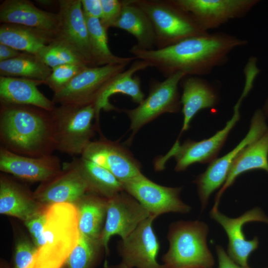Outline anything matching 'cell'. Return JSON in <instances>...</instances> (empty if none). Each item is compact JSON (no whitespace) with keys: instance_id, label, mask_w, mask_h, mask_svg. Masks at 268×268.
I'll use <instances>...</instances> for the list:
<instances>
[{"instance_id":"obj_1","label":"cell","mask_w":268,"mask_h":268,"mask_svg":"<svg viewBox=\"0 0 268 268\" xmlns=\"http://www.w3.org/2000/svg\"><path fill=\"white\" fill-rule=\"evenodd\" d=\"M247 43L246 40L226 32H208L162 49L143 50L133 46L129 52L165 78L178 72L202 76L225 64L231 52Z\"/></svg>"},{"instance_id":"obj_40","label":"cell","mask_w":268,"mask_h":268,"mask_svg":"<svg viewBox=\"0 0 268 268\" xmlns=\"http://www.w3.org/2000/svg\"><path fill=\"white\" fill-rule=\"evenodd\" d=\"M23 53L7 45L0 44V62L14 59Z\"/></svg>"},{"instance_id":"obj_18","label":"cell","mask_w":268,"mask_h":268,"mask_svg":"<svg viewBox=\"0 0 268 268\" xmlns=\"http://www.w3.org/2000/svg\"><path fill=\"white\" fill-rule=\"evenodd\" d=\"M0 170L31 182H46L61 170L59 158L53 154L33 157L12 152L0 146Z\"/></svg>"},{"instance_id":"obj_34","label":"cell","mask_w":268,"mask_h":268,"mask_svg":"<svg viewBox=\"0 0 268 268\" xmlns=\"http://www.w3.org/2000/svg\"><path fill=\"white\" fill-rule=\"evenodd\" d=\"M87 67L84 64H66L52 68V72L45 81L46 84L53 91L58 92L66 86L75 76Z\"/></svg>"},{"instance_id":"obj_3","label":"cell","mask_w":268,"mask_h":268,"mask_svg":"<svg viewBox=\"0 0 268 268\" xmlns=\"http://www.w3.org/2000/svg\"><path fill=\"white\" fill-rule=\"evenodd\" d=\"M40 246L27 268H61L80 236L78 209L72 203L51 204Z\"/></svg>"},{"instance_id":"obj_23","label":"cell","mask_w":268,"mask_h":268,"mask_svg":"<svg viewBox=\"0 0 268 268\" xmlns=\"http://www.w3.org/2000/svg\"><path fill=\"white\" fill-rule=\"evenodd\" d=\"M42 84L45 82L24 78L0 76V103L32 106L51 112L56 107V104L39 90L37 86Z\"/></svg>"},{"instance_id":"obj_31","label":"cell","mask_w":268,"mask_h":268,"mask_svg":"<svg viewBox=\"0 0 268 268\" xmlns=\"http://www.w3.org/2000/svg\"><path fill=\"white\" fill-rule=\"evenodd\" d=\"M78 207L80 233L92 240H100L101 227L106 214L107 201L87 197Z\"/></svg>"},{"instance_id":"obj_12","label":"cell","mask_w":268,"mask_h":268,"mask_svg":"<svg viewBox=\"0 0 268 268\" xmlns=\"http://www.w3.org/2000/svg\"><path fill=\"white\" fill-rule=\"evenodd\" d=\"M129 65L87 67L66 86L54 93L52 100L59 105L94 102L100 91L114 76Z\"/></svg>"},{"instance_id":"obj_16","label":"cell","mask_w":268,"mask_h":268,"mask_svg":"<svg viewBox=\"0 0 268 268\" xmlns=\"http://www.w3.org/2000/svg\"><path fill=\"white\" fill-rule=\"evenodd\" d=\"M81 156L104 167L121 183L141 173L140 163L129 150L105 138L92 141Z\"/></svg>"},{"instance_id":"obj_2","label":"cell","mask_w":268,"mask_h":268,"mask_svg":"<svg viewBox=\"0 0 268 268\" xmlns=\"http://www.w3.org/2000/svg\"><path fill=\"white\" fill-rule=\"evenodd\" d=\"M0 146L14 153L39 157L56 150L50 112L28 105L0 106Z\"/></svg>"},{"instance_id":"obj_11","label":"cell","mask_w":268,"mask_h":268,"mask_svg":"<svg viewBox=\"0 0 268 268\" xmlns=\"http://www.w3.org/2000/svg\"><path fill=\"white\" fill-rule=\"evenodd\" d=\"M150 216L147 210L125 191L108 199L105 223L100 241L106 252L108 242L115 235L125 239Z\"/></svg>"},{"instance_id":"obj_30","label":"cell","mask_w":268,"mask_h":268,"mask_svg":"<svg viewBox=\"0 0 268 268\" xmlns=\"http://www.w3.org/2000/svg\"><path fill=\"white\" fill-rule=\"evenodd\" d=\"M52 72V68L36 55L23 53L12 59L0 62V75L44 81Z\"/></svg>"},{"instance_id":"obj_22","label":"cell","mask_w":268,"mask_h":268,"mask_svg":"<svg viewBox=\"0 0 268 268\" xmlns=\"http://www.w3.org/2000/svg\"><path fill=\"white\" fill-rule=\"evenodd\" d=\"M1 24H18L56 33L58 13L43 10L27 0H5L0 5Z\"/></svg>"},{"instance_id":"obj_25","label":"cell","mask_w":268,"mask_h":268,"mask_svg":"<svg viewBox=\"0 0 268 268\" xmlns=\"http://www.w3.org/2000/svg\"><path fill=\"white\" fill-rule=\"evenodd\" d=\"M113 27L123 30L136 40L133 46L143 50L155 47V33L153 25L147 14L133 0H124L122 14Z\"/></svg>"},{"instance_id":"obj_38","label":"cell","mask_w":268,"mask_h":268,"mask_svg":"<svg viewBox=\"0 0 268 268\" xmlns=\"http://www.w3.org/2000/svg\"><path fill=\"white\" fill-rule=\"evenodd\" d=\"M85 17L100 19L102 15L101 0H81Z\"/></svg>"},{"instance_id":"obj_7","label":"cell","mask_w":268,"mask_h":268,"mask_svg":"<svg viewBox=\"0 0 268 268\" xmlns=\"http://www.w3.org/2000/svg\"><path fill=\"white\" fill-rule=\"evenodd\" d=\"M185 76V74L178 72L161 81L152 79L150 82L148 96L138 106L132 109L123 110L131 121L130 130L132 132L129 143L145 125L163 114L180 111L181 103L179 85Z\"/></svg>"},{"instance_id":"obj_42","label":"cell","mask_w":268,"mask_h":268,"mask_svg":"<svg viewBox=\"0 0 268 268\" xmlns=\"http://www.w3.org/2000/svg\"><path fill=\"white\" fill-rule=\"evenodd\" d=\"M105 267L106 268H129L125 264H124V263L122 262L116 266L108 267V265H105Z\"/></svg>"},{"instance_id":"obj_20","label":"cell","mask_w":268,"mask_h":268,"mask_svg":"<svg viewBox=\"0 0 268 268\" xmlns=\"http://www.w3.org/2000/svg\"><path fill=\"white\" fill-rule=\"evenodd\" d=\"M35 194L42 202L51 204L72 203L80 200L88 191L87 186L78 171L69 162L54 177L44 182Z\"/></svg>"},{"instance_id":"obj_17","label":"cell","mask_w":268,"mask_h":268,"mask_svg":"<svg viewBox=\"0 0 268 268\" xmlns=\"http://www.w3.org/2000/svg\"><path fill=\"white\" fill-rule=\"evenodd\" d=\"M154 219L150 215L120 242L121 262L129 268H164L156 260L159 243L152 228Z\"/></svg>"},{"instance_id":"obj_4","label":"cell","mask_w":268,"mask_h":268,"mask_svg":"<svg viewBox=\"0 0 268 268\" xmlns=\"http://www.w3.org/2000/svg\"><path fill=\"white\" fill-rule=\"evenodd\" d=\"M209 232L203 221H178L169 226L164 268H212L214 260L207 244Z\"/></svg>"},{"instance_id":"obj_24","label":"cell","mask_w":268,"mask_h":268,"mask_svg":"<svg viewBox=\"0 0 268 268\" xmlns=\"http://www.w3.org/2000/svg\"><path fill=\"white\" fill-rule=\"evenodd\" d=\"M254 170H264L268 173V129L260 138L245 147L236 157L224 184L216 196L213 206L218 207L222 194L239 175Z\"/></svg>"},{"instance_id":"obj_33","label":"cell","mask_w":268,"mask_h":268,"mask_svg":"<svg viewBox=\"0 0 268 268\" xmlns=\"http://www.w3.org/2000/svg\"><path fill=\"white\" fill-rule=\"evenodd\" d=\"M97 241L80 233L78 242L67 261L68 268H91L96 260L95 245Z\"/></svg>"},{"instance_id":"obj_15","label":"cell","mask_w":268,"mask_h":268,"mask_svg":"<svg viewBox=\"0 0 268 268\" xmlns=\"http://www.w3.org/2000/svg\"><path fill=\"white\" fill-rule=\"evenodd\" d=\"M191 13L207 32L231 20L245 17L258 0H173Z\"/></svg>"},{"instance_id":"obj_29","label":"cell","mask_w":268,"mask_h":268,"mask_svg":"<svg viewBox=\"0 0 268 268\" xmlns=\"http://www.w3.org/2000/svg\"><path fill=\"white\" fill-rule=\"evenodd\" d=\"M85 18L88 31L91 55L94 67L129 65L136 60L134 56L121 57L114 55L108 46L107 30L103 26L100 19L87 17Z\"/></svg>"},{"instance_id":"obj_14","label":"cell","mask_w":268,"mask_h":268,"mask_svg":"<svg viewBox=\"0 0 268 268\" xmlns=\"http://www.w3.org/2000/svg\"><path fill=\"white\" fill-rule=\"evenodd\" d=\"M58 1L59 23L55 40L69 47L88 67H94L81 0Z\"/></svg>"},{"instance_id":"obj_43","label":"cell","mask_w":268,"mask_h":268,"mask_svg":"<svg viewBox=\"0 0 268 268\" xmlns=\"http://www.w3.org/2000/svg\"><path fill=\"white\" fill-rule=\"evenodd\" d=\"M262 111L265 116L268 118V97L265 103Z\"/></svg>"},{"instance_id":"obj_39","label":"cell","mask_w":268,"mask_h":268,"mask_svg":"<svg viewBox=\"0 0 268 268\" xmlns=\"http://www.w3.org/2000/svg\"><path fill=\"white\" fill-rule=\"evenodd\" d=\"M216 252L218 263V268H250L249 267L241 266L234 262L220 245L216 246Z\"/></svg>"},{"instance_id":"obj_9","label":"cell","mask_w":268,"mask_h":268,"mask_svg":"<svg viewBox=\"0 0 268 268\" xmlns=\"http://www.w3.org/2000/svg\"><path fill=\"white\" fill-rule=\"evenodd\" d=\"M268 129L262 110H257L251 121L250 129L244 138L230 152L212 161L206 170L194 181L201 210L207 206L212 193L224 184L233 161L247 146L260 138Z\"/></svg>"},{"instance_id":"obj_5","label":"cell","mask_w":268,"mask_h":268,"mask_svg":"<svg viewBox=\"0 0 268 268\" xmlns=\"http://www.w3.org/2000/svg\"><path fill=\"white\" fill-rule=\"evenodd\" d=\"M50 114L56 150L71 156L81 155L95 134L94 103L60 105Z\"/></svg>"},{"instance_id":"obj_35","label":"cell","mask_w":268,"mask_h":268,"mask_svg":"<svg viewBox=\"0 0 268 268\" xmlns=\"http://www.w3.org/2000/svg\"><path fill=\"white\" fill-rule=\"evenodd\" d=\"M102 15L100 19L103 26L108 30L113 27L120 18L124 6V0H101Z\"/></svg>"},{"instance_id":"obj_26","label":"cell","mask_w":268,"mask_h":268,"mask_svg":"<svg viewBox=\"0 0 268 268\" xmlns=\"http://www.w3.org/2000/svg\"><path fill=\"white\" fill-rule=\"evenodd\" d=\"M55 38V33L35 28L4 23L0 26V44L34 55Z\"/></svg>"},{"instance_id":"obj_28","label":"cell","mask_w":268,"mask_h":268,"mask_svg":"<svg viewBox=\"0 0 268 268\" xmlns=\"http://www.w3.org/2000/svg\"><path fill=\"white\" fill-rule=\"evenodd\" d=\"M0 213L27 220L39 213L36 204L17 185L1 177Z\"/></svg>"},{"instance_id":"obj_37","label":"cell","mask_w":268,"mask_h":268,"mask_svg":"<svg viewBox=\"0 0 268 268\" xmlns=\"http://www.w3.org/2000/svg\"><path fill=\"white\" fill-rule=\"evenodd\" d=\"M45 222V212L43 213L39 212L25 221V225L34 239L37 248L41 244Z\"/></svg>"},{"instance_id":"obj_32","label":"cell","mask_w":268,"mask_h":268,"mask_svg":"<svg viewBox=\"0 0 268 268\" xmlns=\"http://www.w3.org/2000/svg\"><path fill=\"white\" fill-rule=\"evenodd\" d=\"M36 56L51 68L66 64L86 65L69 47L56 40L41 49Z\"/></svg>"},{"instance_id":"obj_8","label":"cell","mask_w":268,"mask_h":268,"mask_svg":"<svg viewBox=\"0 0 268 268\" xmlns=\"http://www.w3.org/2000/svg\"><path fill=\"white\" fill-rule=\"evenodd\" d=\"M244 98L240 96L234 107L232 117L222 129L210 137L201 141L188 139L181 145L178 139L165 155L155 161V169L163 170L166 162L172 157L176 162L175 170L177 172L185 171L194 163H206L215 160L230 132L240 119L239 108Z\"/></svg>"},{"instance_id":"obj_21","label":"cell","mask_w":268,"mask_h":268,"mask_svg":"<svg viewBox=\"0 0 268 268\" xmlns=\"http://www.w3.org/2000/svg\"><path fill=\"white\" fill-rule=\"evenodd\" d=\"M180 85L183 90L181 103L183 115L181 135L189 129L192 119L199 111L217 105L219 95L215 87L201 76L186 75Z\"/></svg>"},{"instance_id":"obj_13","label":"cell","mask_w":268,"mask_h":268,"mask_svg":"<svg viewBox=\"0 0 268 268\" xmlns=\"http://www.w3.org/2000/svg\"><path fill=\"white\" fill-rule=\"evenodd\" d=\"M210 218L219 224L226 232L228 244L227 254L238 265L247 267L248 259L259 247V238L255 236L247 240L243 231L244 225L249 222H260L268 224V216L259 207L250 209L236 218L228 217L212 207L209 212Z\"/></svg>"},{"instance_id":"obj_6","label":"cell","mask_w":268,"mask_h":268,"mask_svg":"<svg viewBox=\"0 0 268 268\" xmlns=\"http://www.w3.org/2000/svg\"><path fill=\"white\" fill-rule=\"evenodd\" d=\"M150 19L155 30V47L166 48L185 39L208 33L190 12L173 0H133Z\"/></svg>"},{"instance_id":"obj_44","label":"cell","mask_w":268,"mask_h":268,"mask_svg":"<svg viewBox=\"0 0 268 268\" xmlns=\"http://www.w3.org/2000/svg\"></svg>"},{"instance_id":"obj_41","label":"cell","mask_w":268,"mask_h":268,"mask_svg":"<svg viewBox=\"0 0 268 268\" xmlns=\"http://www.w3.org/2000/svg\"><path fill=\"white\" fill-rule=\"evenodd\" d=\"M40 4L45 6H50L55 2L54 0H36Z\"/></svg>"},{"instance_id":"obj_36","label":"cell","mask_w":268,"mask_h":268,"mask_svg":"<svg viewBox=\"0 0 268 268\" xmlns=\"http://www.w3.org/2000/svg\"><path fill=\"white\" fill-rule=\"evenodd\" d=\"M37 248L27 242H19L15 249L14 268H27L32 262Z\"/></svg>"},{"instance_id":"obj_10","label":"cell","mask_w":268,"mask_h":268,"mask_svg":"<svg viewBox=\"0 0 268 268\" xmlns=\"http://www.w3.org/2000/svg\"><path fill=\"white\" fill-rule=\"evenodd\" d=\"M122 184L124 191L134 198L155 218L166 213L187 214L191 210V207L180 198L182 187L160 185L142 173Z\"/></svg>"},{"instance_id":"obj_27","label":"cell","mask_w":268,"mask_h":268,"mask_svg":"<svg viewBox=\"0 0 268 268\" xmlns=\"http://www.w3.org/2000/svg\"><path fill=\"white\" fill-rule=\"evenodd\" d=\"M69 162L83 178L88 191H92L109 199L124 191L122 183L110 171L94 162L81 156Z\"/></svg>"},{"instance_id":"obj_19","label":"cell","mask_w":268,"mask_h":268,"mask_svg":"<svg viewBox=\"0 0 268 268\" xmlns=\"http://www.w3.org/2000/svg\"><path fill=\"white\" fill-rule=\"evenodd\" d=\"M150 67L144 61L135 60L128 69L112 77L100 91L94 102L96 110L95 120L98 126L101 110L119 111L110 102V98L116 94H121L131 97L133 102L139 104L144 99L141 87V81L135 75L137 72Z\"/></svg>"}]
</instances>
